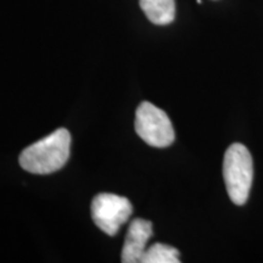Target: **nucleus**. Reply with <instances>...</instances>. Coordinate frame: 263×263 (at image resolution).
Instances as JSON below:
<instances>
[{"mask_svg":"<svg viewBox=\"0 0 263 263\" xmlns=\"http://www.w3.org/2000/svg\"><path fill=\"white\" fill-rule=\"evenodd\" d=\"M71 134L65 128L52 132L22 151L20 166L29 173L49 174L61 170L70 157Z\"/></svg>","mask_w":263,"mask_h":263,"instance_id":"obj_1","label":"nucleus"},{"mask_svg":"<svg viewBox=\"0 0 263 263\" xmlns=\"http://www.w3.org/2000/svg\"><path fill=\"white\" fill-rule=\"evenodd\" d=\"M133 206L127 197L116 194H98L91 202V217L95 224L108 236L116 235L130 218Z\"/></svg>","mask_w":263,"mask_h":263,"instance_id":"obj_4","label":"nucleus"},{"mask_svg":"<svg viewBox=\"0 0 263 263\" xmlns=\"http://www.w3.org/2000/svg\"><path fill=\"white\" fill-rule=\"evenodd\" d=\"M140 8L154 25L166 26L176 17L174 0H139Z\"/></svg>","mask_w":263,"mask_h":263,"instance_id":"obj_6","label":"nucleus"},{"mask_svg":"<svg viewBox=\"0 0 263 263\" xmlns=\"http://www.w3.org/2000/svg\"><path fill=\"white\" fill-rule=\"evenodd\" d=\"M151 235H153V223L143 218L133 219L128 228L121 261L123 263L141 262Z\"/></svg>","mask_w":263,"mask_h":263,"instance_id":"obj_5","label":"nucleus"},{"mask_svg":"<svg viewBox=\"0 0 263 263\" xmlns=\"http://www.w3.org/2000/svg\"><path fill=\"white\" fill-rule=\"evenodd\" d=\"M137 134L147 145L154 147H167L174 141V129L170 117L149 101H143L137 108Z\"/></svg>","mask_w":263,"mask_h":263,"instance_id":"obj_3","label":"nucleus"},{"mask_svg":"<svg viewBox=\"0 0 263 263\" xmlns=\"http://www.w3.org/2000/svg\"><path fill=\"white\" fill-rule=\"evenodd\" d=\"M223 178L230 200L238 206L244 205L249 199L254 179V162L245 145L234 143L226 151Z\"/></svg>","mask_w":263,"mask_h":263,"instance_id":"obj_2","label":"nucleus"},{"mask_svg":"<svg viewBox=\"0 0 263 263\" xmlns=\"http://www.w3.org/2000/svg\"><path fill=\"white\" fill-rule=\"evenodd\" d=\"M179 251L173 246L161 244L151 245L146 249L141 258V263H179Z\"/></svg>","mask_w":263,"mask_h":263,"instance_id":"obj_7","label":"nucleus"}]
</instances>
